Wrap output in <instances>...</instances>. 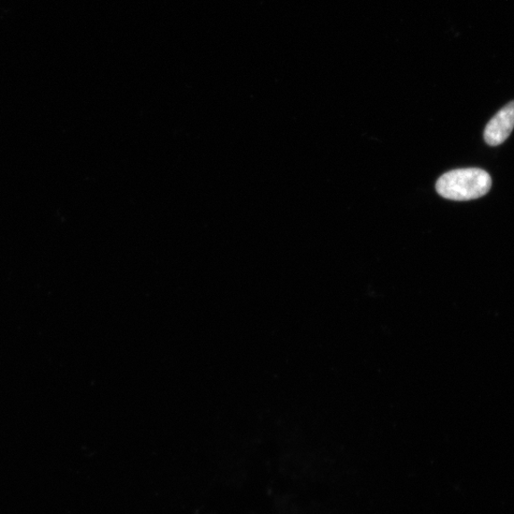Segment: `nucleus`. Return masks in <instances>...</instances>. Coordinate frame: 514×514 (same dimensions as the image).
<instances>
[{"label": "nucleus", "mask_w": 514, "mask_h": 514, "mask_svg": "<svg viewBox=\"0 0 514 514\" xmlns=\"http://www.w3.org/2000/svg\"><path fill=\"white\" fill-rule=\"evenodd\" d=\"M514 128V101L499 111L484 131V139L491 146L506 141Z\"/></svg>", "instance_id": "nucleus-2"}, {"label": "nucleus", "mask_w": 514, "mask_h": 514, "mask_svg": "<svg viewBox=\"0 0 514 514\" xmlns=\"http://www.w3.org/2000/svg\"><path fill=\"white\" fill-rule=\"evenodd\" d=\"M437 193L444 198L467 201L486 196L492 188L491 175L477 168L451 171L436 182Z\"/></svg>", "instance_id": "nucleus-1"}]
</instances>
